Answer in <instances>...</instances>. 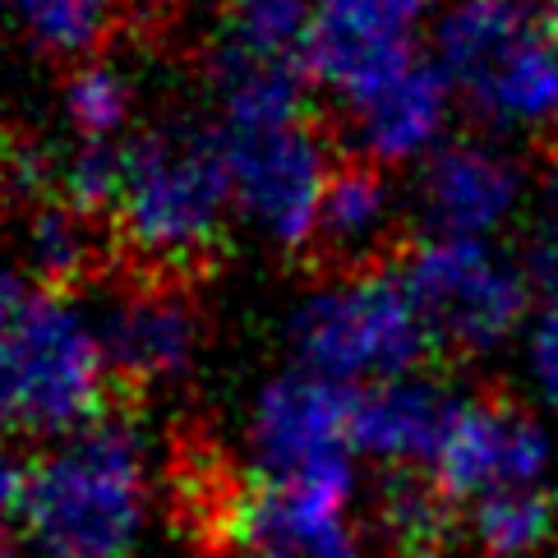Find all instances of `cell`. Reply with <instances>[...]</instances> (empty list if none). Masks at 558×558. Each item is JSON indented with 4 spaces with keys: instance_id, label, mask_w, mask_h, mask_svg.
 Instances as JSON below:
<instances>
[{
    "instance_id": "obj_11",
    "label": "cell",
    "mask_w": 558,
    "mask_h": 558,
    "mask_svg": "<svg viewBox=\"0 0 558 558\" xmlns=\"http://www.w3.org/2000/svg\"><path fill=\"white\" fill-rule=\"evenodd\" d=\"M466 407L471 397H462L448 378L425 369L374 384L355 392V411H351L355 457H369V462L388 466L392 475L434 471L444 462Z\"/></svg>"
},
{
    "instance_id": "obj_17",
    "label": "cell",
    "mask_w": 558,
    "mask_h": 558,
    "mask_svg": "<svg viewBox=\"0 0 558 558\" xmlns=\"http://www.w3.org/2000/svg\"><path fill=\"white\" fill-rule=\"evenodd\" d=\"M213 97L217 130H268L310 121V78L301 61H282V56H250L222 47Z\"/></svg>"
},
{
    "instance_id": "obj_25",
    "label": "cell",
    "mask_w": 558,
    "mask_h": 558,
    "mask_svg": "<svg viewBox=\"0 0 558 558\" xmlns=\"http://www.w3.org/2000/svg\"><path fill=\"white\" fill-rule=\"evenodd\" d=\"M522 374L535 402L558 411V295H545L522 332Z\"/></svg>"
},
{
    "instance_id": "obj_2",
    "label": "cell",
    "mask_w": 558,
    "mask_h": 558,
    "mask_svg": "<svg viewBox=\"0 0 558 558\" xmlns=\"http://www.w3.org/2000/svg\"><path fill=\"white\" fill-rule=\"evenodd\" d=\"M434 61L494 138L558 130V0H448Z\"/></svg>"
},
{
    "instance_id": "obj_31",
    "label": "cell",
    "mask_w": 558,
    "mask_h": 558,
    "mask_svg": "<svg viewBox=\"0 0 558 558\" xmlns=\"http://www.w3.org/2000/svg\"><path fill=\"white\" fill-rule=\"evenodd\" d=\"M5 10H14V0H0V14H5Z\"/></svg>"
},
{
    "instance_id": "obj_29",
    "label": "cell",
    "mask_w": 558,
    "mask_h": 558,
    "mask_svg": "<svg viewBox=\"0 0 558 558\" xmlns=\"http://www.w3.org/2000/svg\"><path fill=\"white\" fill-rule=\"evenodd\" d=\"M388 5H392V10H402V14L411 19V24H425V19L434 14L438 0H388Z\"/></svg>"
},
{
    "instance_id": "obj_26",
    "label": "cell",
    "mask_w": 558,
    "mask_h": 558,
    "mask_svg": "<svg viewBox=\"0 0 558 558\" xmlns=\"http://www.w3.org/2000/svg\"><path fill=\"white\" fill-rule=\"evenodd\" d=\"M535 231H531V277L545 287V295H558V157L545 167L535 185Z\"/></svg>"
},
{
    "instance_id": "obj_13",
    "label": "cell",
    "mask_w": 558,
    "mask_h": 558,
    "mask_svg": "<svg viewBox=\"0 0 558 558\" xmlns=\"http://www.w3.org/2000/svg\"><path fill=\"white\" fill-rule=\"evenodd\" d=\"M457 102L462 97H457L448 70L421 51L402 74H392L384 88L369 93L361 107L342 111V130L355 162L384 171L421 167L429 153H438L452 138Z\"/></svg>"
},
{
    "instance_id": "obj_8",
    "label": "cell",
    "mask_w": 558,
    "mask_h": 558,
    "mask_svg": "<svg viewBox=\"0 0 558 558\" xmlns=\"http://www.w3.org/2000/svg\"><path fill=\"white\" fill-rule=\"evenodd\" d=\"M217 134H222V153L231 167L235 217L282 254L310 250L318 204L337 171L328 138L314 130V121Z\"/></svg>"
},
{
    "instance_id": "obj_23",
    "label": "cell",
    "mask_w": 558,
    "mask_h": 558,
    "mask_svg": "<svg viewBox=\"0 0 558 558\" xmlns=\"http://www.w3.org/2000/svg\"><path fill=\"white\" fill-rule=\"evenodd\" d=\"M125 175V144H74L56 157V204L84 217L111 213Z\"/></svg>"
},
{
    "instance_id": "obj_5",
    "label": "cell",
    "mask_w": 558,
    "mask_h": 558,
    "mask_svg": "<svg viewBox=\"0 0 558 558\" xmlns=\"http://www.w3.org/2000/svg\"><path fill=\"white\" fill-rule=\"evenodd\" d=\"M107 355L93 305L43 287L33 305L0 328V434L65 438L107 415Z\"/></svg>"
},
{
    "instance_id": "obj_22",
    "label": "cell",
    "mask_w": 558,
    "mask_h": 558,
    "mask_svg": "<svg viewBox=\"0 0 558 558\" xmlns=\"http://www.w3.org/2000/svg\"><path fill=\"white\" fill-rule=\"evenodd\" d=\"M328 0H227V47L295 61Z\"/></svg>"
},
{
    "instance_id": "obj_12",
    "label": "cell",
    "mask_w": 558,
    "mask_h": 558,
    "mask_svg": "<svg viewBox=\"0 0 558 558\" xmlns=\"http://www.w3.org/2000/svg\"><path fill=\"white\" fill-rule=\"evenodd\" d=\"M93 314L111 378H121L138 392L185 384L190 369L198 365L204 324H198L185 295L148 282L107 295L102 305H93Z\"/></svg>"
},
{
    "instance_id": "obj_6",
    "label": "cell",
    "mask_w": 558,
    "mask_h": 558,
    "mask_svg": "<svg viewBox=\"0 0 558 558\" xmlns=\"http://www.w3.org/2000/svg\"><path fill=\"white\" fill-rule=\"evenodd\" d=\"M407 295L421 310L429 342L457 355H494L531 324V268L498 241L421 235L402 258Z\"/></svg>"
},
{
    "instance_id": "obj_10",
    "label": "cell",
    "mask_w": 558,
    "mask_h": 558,
    "mask_svg": "<svg viewBox=\"0 0 558 558\" xmlns=\"http://www.w3.org/2000/svg\"><path fill=\"white\" fill-rule=\"evenodd\" d=\"M415 28L421 24H411L388 0H328L295 61L310 88L328 93L337 107L351 111L421 56Z\"/></svg>"
},
{
    "instance_id": "obj_28",
    "label": "cell",
    "mask_w": 558,
    "mask_h": 558,
    "mask_svg": "<svg viewBox=\"0 0 558 558\" xmlns=\"http://www.w3.org/2000/svg\"><path fill=\"white\" fill-rule=\"evenodd\" d=\"M24 494H28V466L10 448H0V522L24 512Z\"/></svg>"
},
{
    "instance_id": "obj_1",
    "label": "cell",
    "mask_w": 558,
    "mask_h": 558,
    "mask_svg": "<svg viewBox=\"0 0 558 558\" xmlns=\"http://www.w3.org/2000/svg\"><path fill=\"white\" fill-rule=\"evenodd\" d=\"M153 512V444L130 415H97L28 466L24 541L37 558H134Z\"/></svg>"
},
{
    "instance_id": "obj_14",
    "label": "cell",
    "mask_w": 558,
    "mask_h": 558,
    "mask_svg": "<svg viewBox=\"0 0 558 558\" xmlns=\"http://www.w3.org/2000/svg\"><path fill=\"white\" fill-rule=\"evenodd\" d=\"M549 462V429L531 411L508 402H471L444 462L434 466V485L452 504L471 508L494 494L541 489Z\"/></svg>"
},
{
    "instance_id": "obj_27",
    "label": "cell",
    "mask_w": 558,
    "mask_h": 558,
    "mask_svg": "<svg viewBox=\"0 0 558 558\" xmlns=\"http://www.w3.org/2000/svg\"><path fill=\"white\" fill-rule=\"evenodd\" d=\"M43 291L33 282V272L19 264V258H5L0 254V328H10L19 314L33 305V295Z\"/></svg>"
},
{
    "instance_id": "obj_20",
    "label": "cell",
    "mask_w": 558,
    "mask_h": 558,
    "mask_svg": "<svg viewBox=\"0 0 558 558\" xmlns=\"http://www.w3.org/2000/svg\"><path fill=\"white\" fill-rule=\"evenodd\" d=\"M93 222L84 213L65 204H43L24 222V241H19V264L33 272L37 287L65 291L93 268Z\"/></svg>"
},
{
    "instance_id": "obj_4",
    "label": "cell",
    "mask_w": 558,
    "mask_h": 558,
    "mask_svg": "<svg viewBox=\"0 0 558 558\" xmlns=\"http://www.w3.org/2000/svg\"><path fill=\"white\" fill-rule=\"evenodd\" d=\"M287 342L295 365L347 392L415 374L434 347L402 277L369 268L314 282L287 314Z\"/></svg>"
},
{
    "instance_id": "obj_15",
    "label": "cell",
    "mask_w": 558,
    "mask_h": 558,
    "mask_svg": "<svg viewBox=\"0 0 558 558\" xmlns=\"http://www.w3.org/2000/svg\"><path fill=\"white\" fill-rule=\"evenodd\" d=\"M347 508L305 489L254 485L231 504L227 531L241 558H365Z\"/></svg>"
},
{
    "instance_id": "obj_7",
    "label": "cell",
    "mask_w": 558,
    "mask_h": 558,
    "mask_svg": "<svg viewBox=\"0 0 558 558\" xmlns=\"http://www.w3.org/2000/svg\"><path fill=\"white\" fill-rule=\"evenodd\" d=\"M355 392L301 365L268 374L245 411V457L254 485L305 489L318 498H355Z\"/></svg>"
},
{
    "instance_id": "obj_19",
    "label": "cell",
    "mask_w": 558,
    "mask_h": 558,
    "mask_svg": "<svg viewBox=\"0 0 558 558\" xmlns=\"http://www.w3.org/2000/svg\"><path fill=\"white\" fill-rule=\"evenodd\" d=\"M61 116L74 144H130L125 130L134 121V84L121 65L84 61L70 65L61 84Z\"/></svg>"
},
{
    "instance_id": "obj_30",
    "label": "cell",
    "mask_w": 558,
    "mask_h": 558,
    "mask_svg": "<svg viewBox=\"0 0 558 558\" xmlns=\"http://www.w3.org/2000/svg\"><path fill=\"white\" fill-rule=\"evenodd\" d=\"M0 558H19V554H14V545H10V535H5V531H0Z\"/></svg>"
},
{
    "instance_id": "obj_18",
    "label": "cell",
    "mask_w": 558,
    "mask_h": 558,
    "mask_svg": "<svg viewBox=\"0 0 558 558\" xmlns=\"http://www.w3.org/2000/svg\"><path fill=\"white\" fill-rule=\"evenodd\" d=\"M121 0H14V28L37 56L84 65L116 28Z\"/></svg>"
},
{
    "instance_id": "obj_24",
    "label": "cell",
    "mask_w": 558,
    "mask_h": 558,
    "mask_svg": "<svg viewBox=\"0 0 558 558\" xmlns=\"http://www.w3.org/2000/svg\"><path fill=\"white\" fill-rule=\"evenodd\" d=\"M378 517H384V531L392 535L397 549L425 554L444 531V494H438V485H425L421 475H392Z\"/></svg>"
},
{
    "instance_id": "obj_3",
    "label": "cell",
    "mask_w": 558,
    "mask_h": 558,
    "mask_svg": "<svg viewBox=\"0 0 558 558\" xmlns=\"http://www.w3.org/2000/svg\"><path fill=\"white\" fill-rule=\"evenodd\" d=\"M235 217L222 134L208 125H153L125 144L111 222L121 245L153 268L208 258Z\"/></svg>"
},
{
    "instance_id": "obj_16",
    "label": "cell",
    "mask_w": 558,
    "mask_h": 558,
    "mask_svg": "<svg viewBox=\"0 0 558 558\" xmlns=\"http://www.w3.org/2000/svg\"><path fill=\"white\" fill-rule=\"evenodd\" d=\"M397 213H402V194H397L392 175L369 162H337L332 181L318 204L314 222V250L337 258L347 268H361L392 241Z\"/></svg>"
},
{
    "instance_id": "obj_9",
    "label": "cell",
    "mask_w": 558,
    "mask_h": 558,
    "mask_svg": "<svg viewBox=\"0 0 558 558\" xmlns=\"http://www.w3.org/2000/svg\"><path fill=\"white\" fill-rule=\"evenodd\" d=\"M531 198L526 162L494 134H452L411 181L415 222L444 241H498Z\"/></svg>"
},
{
    "instance_id": "obj_21",
    "label": "cell",
    "mask_w": 558,
    "mask_h": 558,
    "mask_svg": "<svg viewBox=\"0 0 558 558\" xmlns=\"http://www.w3.org/2000/svg\"><path fill=\"white\" fill-rule=\"evenodd\" d=\"M466 531L481 558H535L554 535V504L545 489L494 494L466 508Z\"/></svg>"
}]
</instances>
